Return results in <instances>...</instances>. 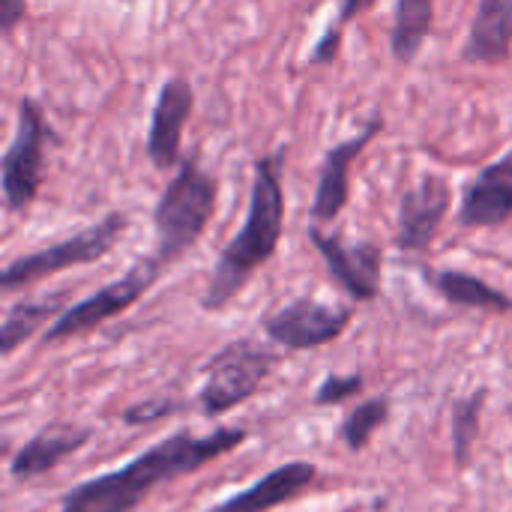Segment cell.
Masks as SVG:
<instances>
[{
    "label": "cell",
    "instance_id": "6da1fadb",
    "mask_svg": "<svg viewBox=\"0 0 512 512\" xmlns=\"http://www.w3.org/2000/svg\"><path fill=\"white\" fill-rule=\"evenodd\" d=\"M243 441L246 432L231 426H219L210 435L180 429L126 462L123 468L69 489L57 512H132L162 483H174L186 474L201 471L204 465L234 453Z\"/></svg>",
    "mask_w": 512,
    "mask_h": 512
},
{
    "label": "cell",
    "instance_id": "7a4b0ae2",
    "mask_svg": "<svg viewBox=\"0 0 512 512\" xmlns=\"http://www.w3.org/2000/svg\"><path fill=\"white\" fill-rule=\"evenodd\" d=\"M285 159V147H276L273 153L255 159L246 222L213 264L210 282L201 294L204 312H222L249 285V279L276 255L285 231Z\"/></svg>",
    "mask_w": 512,
    "mask_h": 512
},
{
    "label": "cell",
    "instance_id": "3957f363",
    "mask_svg": "<svg viewBox=\"0 0 512 512\" xmlns=\"http://www.w3.org/2000/svg\"><path fill=\"white\" fill-rule=\"evenodd\" d=\"M219 204V180L198 162V156H186L174 177L165 183L156 207H153V231H156V258L171 267L177 264L207 231Z\"/></svg>",
    "mask_w": 512,
    "mask_h": 512
},
{
    "label": "cell",
    "instance_id": "277c9868",
    "mask_svg": "<svg viewBox=\"0 0 512 512\" xmlns=\"http://www.w3.org/2000/svg\"><path fill=\"white\" fill-rule=\"evenodd\" d=\"M126 231H129V216L123 210H111L90 228H81L51 246L27 252L21 258H12L0 273V288L6 294H12V291L27 288L45 276L63 273L72 267H84V264H96L114 252V246L120 243V237Z\"/></svg>",
    "mask_w": 512,
    "mask_h": 512
},
{
    "label": "cell",
    "instance_id": "5b68a950",
    "mask_svg": "<svg viewBox=\"0 0 512 512\" xmlns=\"http://www.w3.org/2000/svg\"><path fill=\"white\" fill-rule=\"evenodd\" d=\"M57 141L54 129L45 120L42 105L33 96L18 99V123L15 135L0 159V183H3V204L9 213H27L30 204L39 198L45 180V147Z\"/></svg>",
    "mask_w": 512,
    "mask_h": 512
},
{
    "label": "cell",
    "instance_id": "8992f818",
    "mask_svg": "<svg viewBox=\"0 0 512 512\" xmlns=\"http://www.w3.org/2000/svg\"><path fill=\"white\" fill-rule=\"evenodd\" d=\"M276 366V354L255 339H234L216 351L204 369L198 390V411L210 420L249 402Z\"/></svg>",
    "mask_w": 512,
    "mask_h": 512
},
{
    "label": "cell",
    "instance_id": "52a82bcc",
    "mask_svg": "<svg viewBox=\"0 0 512 512\" xmlns=\"http://www.w3.org/2000/svg\"><path fill=\"white\" fill-rule=\"evenodd\" d=\"M162 270H165V264L156 255L135 261L120 279L102 285L96 294L84 297L81 303L69 306L60 318H54L48 324V330L42 333V345H57V342H66V339L84 336V333L108 324L111 318L123 315L126 309H132L159 282Z\"/></svg>",
    "mask_w": 512,
    "mask_h": 512
},
{
    "label": "cell",
    "instance_id": "ba28073f",
    "mask_svg": "<svg viewBox=\"0 0 512 512\" xmlns=\"http://www.w3.org/2000/svg\"><path fill=\"white\" fill-rule=\"evenodd\" d=\"M354 318L351 306H330L315 297H297L282 309L270 312L261 327L270 342L288 351H312L336 342Z\"/></svg>",
    "mask_w": 512,
    "mask_h": 512
},
{
    "label": "cell",
    "instance_id": "9c48e42d",
    "mask_svg": "<svg viewBox=\"0 0 512 512\" xmlns=\"http://www.w3.org/2000/svg\"><path fill=\"white\" fill-rule=\"evenodd\" d=\"M387 120L381 111H372L369 120L345 141L333 144L321 162L318 171V183H315V195L309 204V219L315 225H327L336 222V216H342V210L351 201V168L360 159V153L372 144V138L378 132H384Z\"/></svg>",
    "mask_w": 512,
    "mask_h": 512
},
{
    "label": "cell",
    "instance_id": "30bf717a",
    "mask_svg": "<svg viewBox=\"0 0 512 512\" xmlns=\"http://www.w3.org/2000/svg\"><path fill=\"white\" fill-rule=\"evenodd\" d=\"M309 240L324 258L330 276L348 291L354 300H375L381 294V273H384V252L372 240L348 243L342 234H327L321 225L309 222Z\"/></svg>",
    "mask_w": 512,
    "mask_h": 512
},
{
    "label": "cell",
    "instance_id": "8fae6325",
    "mask_svg": "<svg viewBox=\"0 0 512 512\" xmlns=\"http://www.w3.org/2000/svg\"><path fill=\"white\" fill-rule=\"evenodd\" d=\"M453 207V186L441 174H423L399 198L396 246L402 252H429Z\"/></svg>",
    "mask_w": 512,
    "mask_h": 512
},
{
    "label": "cell",
    "instance_id": "7c38bea8",
    "mask_svg": "<svg viewBox=\"0 0 512 512\" xmlns=\"http://www.w3.org/2000/svg\"><path fill=\"white\" fill-rule=\"evenodd\" d=\"M195 111V87L183 75H171L162 81L156 105L150 111V129L144 141V153L156 171L177 168L180 147H183V129Z\"/></svg>",
    "mask_w": 512,
    "mask_h": 512
},
{
    "label": "cell",
    "instance_id": "4fadbf2b",
    "mask_svg": "<svg viewBox=\"0 0 512 512\" xmlns=\"http://www.w3.org/2000/svg\"><path fill=\"white\" fill-rule=\"evenodd\" d=\"M512 219V147L462 189V228H501Z\"/></svg>",
    "mask_w": 512,
    "mask_h": 512
},
{
    "label": "cell",
    "instance_id": "5bb4252c",
    "mask_svg": "<svg viewBox=\"0 0 512 512\" xmlns=\"http://www.w3.org/2000/svg\"><path fill=\"white\" fill-rule=\"evenodd\" d=\"M318 480V468L309 462H285L249 489L225 498L210 512H270L294 498H300Z\"/></svg>",
    "mask_w": 512,
    "mask_h": 512
},
{
    "label": "cell",
    "instance_id": "9a60e30c",
    "mask_svg": "<svg viewBox=\"0 0 512 512\" xmlns=\"http://www.w3.org/2000/svg\"><path fill=\"white\" fill-rule=\"evenodd\" d=\"M512 57V0H480L462 60L474 66H504Z\"/></svg>",
    "mask_w": 512,
    "mask_h": 512
},
{
    "label": "cell",
    "instance_id": "2e32d148",
    "mask_svg": "<svg viewBox=\"0 0 512 512\" xmlns=\"http://www.w3.org/2000/svg\"><path fill=\"white\" fill-rule=\"evenodd\" d=\"M90 441V429L72 426V423H54L33 435L9 462L12 480H33L48 471H54L63 459L78 453Z\"/></svg>",
    "mask_w": 512,
    "mask_h": 512
},
{
    "label": "cell",
    "instance_id": "e0dca14e",
    "mask_svg": "<svg viewBox=\"0 0 512 512\" xmlns=\"http://www.w3.org/2000/svg\"><path fill=\"white\" fill-rule=\"evenodd\" d=\"M423 276L453 306L495 312V315L512 312L510 294H504L501 288L489 285L486 279H480L474 273H465V270H423Z\"/></svg>",
    "mask_w": 512,
    "mask_h": 512
},
{
    "label": "cell",
    "instance_id": "ac0fdd59",
    "mask_svg": "<svg viewBox=\"0 0 512 512\" xmlns=\"http://www.w3.org/2000/svg\"><path fill=\"white\" fill-rule=\"evenodd\" d=\"M435 27V0H396L390 51L399 66H414Z\"/></svg>",
    "mask_w": 512,
    "mask_h": 512
},
{
    "label": "cell",
    "instance_id": "d6986e66",
    "mask_svg": "<svg viewBox=\"0 0 512 512\" xmlns=\"http://www.w3.org/2000/svg\"><path fill=\"white\" fill-rule=\"evenodd\" d=\"M66 291L39 297V300H18L15 306H9V312L3 315V327H0V354L12 357L27 339H33L51 318H60L66 309Z\"/></svg>",
    "mask_w": 512,
    "mask_h": 512
},
{
    "label": "cell",
    "instance_id": "ffe728a7",
    "mask_svg": "<svg viewBox=\"0 0 512 512\" xmlns=\"http://www.w3.org/2000/svg\"><path fill=\"white\" fill-rule=\"evenodd\" d=\"M486 396L489 393L480 387L471 396L459 399L453 408V459H456L459 471L471 465V450H474V441L480 435V414H483Z\"/></svg>",
    "mask_w": 512,
    "mask_h": 512
},
{
    "label": "cell",
    "instance_id": "44dd1931",
    "mask_svg": "<svg viewBox=\"0 0 512 512\" xmlns=\"http://www.w3.org/2000/svg\"><path fill=\"white\" fill-rule=\"evenodd\" d=\"M390 417V399L387 396H372L366 402H360L348 420L342 423V441L348 444V450H363L369 444V438L387 423Z\"/></svg>",
    "mask_w": 512,
    "mask_h": 512
},
{
    "label": "cell",
    "instance_id": "7402d4cb",
    "mask_svg": "<svg viewBox=\"0 0 512 512\" xmlns=\"http://www.w3.org/2000/svg\"><path fill=\"white\" fill-rule=\"evenodd\" d=\"M363 375H327L321 381V387L315 390V405L327 408V405H339L351 396H357L363 390Z\"/></svg>",
    "mask_w": 512,
    "mask_h": 512
},
{
    "label": "cell",
    "instance_id": "603a6c76",
    "mask_svg": "<svg viewBox=\"0 0 512 512\" xmlns=\"http://www.w3.org/2000/svg\"><path fill=\"white\" fill-rule=\"evenodd\" d=\"M180 408H183L180 402H174V399H168V396H159V399H150V402L132 405V408L123 414V420H126L129 426H144V423L165 420L168 414H177Z\"/></svg>",
    "mask_w": 512,
    "mask_h": 512
},
{
    "label": "cell",
    "instance_id": "cb8c5ba5",
    "mask_svg": "<svg viewBox=\"0 0 512 512\" xmlns=\"http://www.w3.org/2000/svg\"><path fill=\"white\" fill-rule=\"evenodd\" d=\"M342 30L339 27H327L324 30V36L315 42V48H312V57H309V66H333L336 63V57H339V51H342Z\"/></svg>",
    "mask_w": 512,
    "mask_h": 512
},
{
    "label": "cell",
    "instance_id": "d4e9b609",
    "mask_svg": "<svg viewBox=\"0 0 512 512\" xmlns=\"http://www.w3.org/2000/svg\"><path fill=\"white\" fill-rule=\"evenodd\" d=\"M27 15V0H0V33L12 36Z\"/></svg>",
    "mask_w": 512,
    "mask_h": 512
},
{
    "label": "cell",
    "instance_id": "484cf974",
    "mask_svg": "<svg viewBox=\"0 0 512 512\" xmlns=\"http://www.w3.org/2000/svg\"><path fill=\"white\" fill-rule=\"evenodd\" d=\"M375 6V0H339V15L333 18V27H339L345 33V27L360 18L363 12H369Z\"/></svg>",
    "mask_w": 512,
    "mask_h": 512
}]
</instances>
